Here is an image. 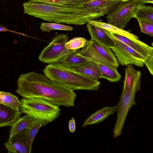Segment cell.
Returning a JSON list of instances; mask_svg holds the SVG:
<instances>
[{"mask_svg":"<svg viewBox=\"0 0 153 153\" xmlns=\"http://www.w3.org/2000/svg\"><path fill=\"white\" fill-rule=\"evenodd\" d=\"M16 91L24 98L42 99L67 107L74 105L76 97L74 91L51 80L45 75L33 71L20 75Z\"/></svg>","mask_w":153,"mask_h":153,"instance_id":"1","label":"cell"},{"mask_svg":"<svg viewBox=\"0 0 153 153\" xmlns=\"http://www.w3.org/2000/svg\"><path fill=\"white\" fill-rule=\"evenodd\" d=\"M23 5L25 13L50 22L82 25L90 20L85 6L77 9L31 1Z\"/></svg>","mask_w":153,"mask_h":153,"instance_id":"2","label":"cell"},{"mask_svg":"<svg viewBox=\"0 0 153 153\" xmlns=\"http://www.w3.org/2000/svg\"><path fill=\"white\" fill-rule=\"evenodd\" d=\"M43 72L51 80L73 91H97L100 84L98 80L90 78L60 62L49 64Z\"/></svg>","mask_w":153,"mask_h":153,"instance_id":"3","label":"cell"},{"mask_svg":"<svg viewBox=\"0 0 153 153\" xmlns=\"http://www.w3.org/2000/svg\"><path fill=\"white\" fill-rule=\"evenodd\" d=\"M20 101L21 113L39 121L44 126L53 122L60 115L61 109L59 106L45 100L23 97Z\"/></svg>","mask_w":153,"mask_h":153,"instance_id":"4","label":"cell"},{"mask_svg":"<svg viewBox=\"0 0 153 153\" xmlns=\"http://www.w3.org/2000/svg\"><path fill=\"white\" fill-rule=\"evenodd\" d=\"M86 59L117 68L119 62L111 48L91 39L87 40L84 46L77 52Z\"/></svg>","mask_w":153,"mask_h":153,"instance_id":"5","label":"cell"},{"mask_svg":"<svg viewBox=\"0 0 153 153\" xmlns=\"http://www.w3.org/2000/svg\"><path fill=\"white\" fill-rule=\"evenodd\" d=\"M68 41L67 34L56 35L42 51L39 56V59L42 62L49 64L59 62L65 57L79 50H71L66 48L65 45Z\"/></svg>","mask_w":153,"mask_h":153,"instance_id":"6","label":"cell"},{"mask_svg":"<svg viewBox=\"0 0 153 153\" xmlns=\"http://www.w3.org/2000/svg\"><path fill=\"white\" fill-rule=\"evenodd\" d=\"M137 6L134 0L122 1L107 14V23L123 30L133 18Z\"/></svg>","mask_w":153,"mask_h":153,"instance_id":"7","label":"cell"},{"mask_svg":"<svg viewBox=\"0 0 153 153\" xmlns=\"http://www.w3.org/2000/svg\"><path fill=\"white\" fill-rule=\"evenodd\" d=\"M137 92L135 87L128 91H123L117 106V120L113 131L114 138L122 134L127 114L130 108L136 105L135 101V94Z\"/></svg>","mask_w":153,"mask_h":153,"instance_id":"8","label":"cell"},{"mask_svg":"<svg viewBox=\"0 0 153 153\" xmlns=\"http://www.w3.org/2000/svg\"><path fill=\"white\" fill-rule=\"evenodd\" d=\"M113 36L115 44L114 47L110 48L116 56L119 63L123 66L131 64L140 68L143 67L145 60L144 58Z\"/></svg>","mask_w":153,"mask_h":153,"instance_id":"9","label":"cell"},{"mask_svg":"<svg viewBox=\"0 0 153 153\" xmlns=\"http://www.w3.org/2000/svg\"><path fill=\"white\" fill-rule=\"evenodd\" d=\"M87 28L91 39L110 48L115 45L112 33L102 27L87 22Z\"/></svg>","mask_w":153,"mask_h":153,"instance_id":"10","label":"cell"},{"mask_svg":"<svg viewBox=\"0 0 153 153\" xmlns=\"http://www.w3.org/2000/svg\"><path fill=\"white\" fill-rule=\"evenodd\" d=\"M112 33L113 35L118 39L142 56L145 59V61L153 56L152 47L147 45L139 39H131L119 35Z\"/></svg>","mask_w":153,"mask_h":153,"instance_id":"11","label":"cell"},{"mask_svg":"<svg viewBox=\"0 0 153 153\" xmlns=\"http://www.w3.org/2000/svg\"><path fill=\"white\" fill-rule=\"evenodd\" d=\"M125 69V78L123 91H128L135 87L137 91L140 90L141 73L136 70L132 64L126 65Z\"/></svg>","mask_w":153,"mask_h":153,"instance_id":"12","label":"cell"},{"mask_svg":"<svg viewBox=\"0 0 153 153\" xmlns=\"http://www.w3.org/2000/svg\"><path fill=\"white\" fill-rule=\"evenodd\" d=\"M4 145L8 153H30L21 132L16 135L9 137Z\"/></svg>","mask_w":153,"mask_h":153,"instance_id":"13","label":"cell"},{"mask_svg":"<svg viewBox=\"0 0 153 153\" xmlns=\"http://www.w3.org/2000/svg\"><path fill=\"white\" fill-rule=\"evenodd\" d=\"M21 113L20 111L0 104V127L11 126L21 117Z\"/></svg>","mask_w":153,"mask_h":153,"instance_id":"14","label":"cell"},{"mask_svg":"<svg viewBox=\"0 0 153 153\" xmlns=\"http://www.w3.org/2000/svg\"><path fill=\"white\" fill-rule=\"evenodd\" d=\"M117 110V106L103 108L88 117L82 124V127L83 128L88 125L99 123L113 114Z\"/></svg>","mask_w":153,"mask_h":153,"instance_id":"15","label":"cell"},{"mask_svg":"<svg viewBox=\"0 0 153 153\" xmlns=\"http://www.w3.org/2000/svg\"><path fill=\"white\" fill-rule=\"evenodd\" d=\"M70 68L93 79L98 80L101 78L102 74L97 63L88 60L80 67Z\"/></svg>","mask_w":153,"mask_h":153,"instance_id":"16","label":"cell"},{"mask_svg":"<svg viewBox=\"0 0 153 153\" xmlns=\"http://www.w3.org/2000/svg\"><path fill=\"white\" fill-rule=\"evenodd\" d=\"M42 126V124L40 121L33 119L28 127L21 131L30 153L33 140L39 129Z\"/></svg>","mask_w":153,"mask_h":153,"instance_id":"17","label":"cell"},{"mask_svg":"<svg viewBox=\"0 0 153 153\" xmlns=\"http://www.w3.org/2000/svg\"><path fill=\"white\" fill-rule=\"evenodd\" d=\"M92 0H28L77 9L84 8L87 2Z\"/></svg>","mask_w":153,"mask_h":153,"instance_id":"18","label":"cell"},{"mask_svg":"<svg viewBox=\"0 0 153 153\" xmlns=\"http://www.w3.org/2000/svg\"><path fill=\"white\" fill-rule=\"evenodd\" d=\"M87 22L103 28L113 33L119 35L129 39H139V37L135 35L107 23L102 22L96 20H89Z\"/></svg>","mask_w":153,"mask_h":153,"instance_id":"19","label":"cell"},{"mask_svg":"<svg viewBox=\"0 0 153 153\" xmlns=\"http://www.w3.org/2000/svg\"><path fill=\"white\" fill-rule=\"evenodd\" d=\"M97 64L102 74L101 78L113 82H117L120 80L121 76L117 68L100 63Z\"/></svg>","mask_w":153,"mask_h":153,"instance_id":"20","label":"cell"},{"mask_svg":"<svg viewBox=\"0 0 153 153\" xmlns=\"http://www.w3.org/2000/svg\"><path fill=\"white\" fill-rule=\"evenodd\" d=\"M79 51L70 54L61 59L59 62L69 68H77L82 66L88 60L78 54Z\"/></svg>","mask_w":153,"mask_h":153,"instance_id":"21","label":"cell"},{"mask_svg":"<svg viewBox=\"0 0 153 153\" xmlns=\"http://www.w3.org/2000/svg\"><path fill=\"white\" fill-rule=\"evenodd\" d=\"M133 18L137 20L153 22V7L144 5H137Z\"/></svg>","mask_w":153,"mask_h":153,"instance_id":"22","label":"cell"},{"mask_svg":"<svg viewBox=\"0 0 153 153\" xmlns=\"http://www.w3.org/2000/svg\"><path fill=\"white\" fill-rule=\"evenodd\" d=\"M33 120L26 115L20 117L11 126L9 137L16 135L26 129L31 124Z\"/></svg>","mask_w":153,"mask_h":153,"instance_id":"23","label":"cell"},{"mask_svg":"<svg viewBox=\"0 0 153 153\" xmlns=\"http://www.w3.org/2000/svg\"><path fill=\"white\" fill-rule=\"evenodd\" d=\"M0 104L20 111V101L17 97L10 93L0 91Z\"/></svg>","mask_w":153,"mask_h":153,"instance_id":"24","label":"cell"},{"mask_svg":"<svg viewBox=\"0 0 153 153\" xmlns=\"http://www.w3.org/2000/svg\"><path fill=\"white\" fill-rule=\"evenodd\" d=\"M40 27L42 31L46 32H50L53 30L70 31L73 30V27L71 26L55 23L43 22L40 24Z\"/></svg>","mask_w":153,"mask_h":153,"instance_id":"25","label":"cell"},{"mask_svg":"<svg viewBox=\"0 0 153 153\" xmlns=\"http://www.w3.org/2000/svg\"><path fill=\"white\" fill-rule=\"evenodd\" d=\"M87 40L84 38L76 37L69 40L65 44V46L68 49L76 50L82 48Z\"/></svg>","mask_w":153,"mask_h":153,"instance_id":"26","label":"cell"},{"mask_svg":"<svg viewBox=\"0 0 153 153\" xmlns=\"http://www.w3.org/2000/svg\"><path fill=\"white\" fill-rule=\"evenodd\" d=\"M141 32L151 36H153V22L138 20Z\"/></svg>","mask_w":153,"mask_h":153,"instance_id":"27","label":"cell"},{"mask_svg":"<svg viewBox=\"0 0 153 153\" xmlns=\"http://www.w3.org/2000/svg\"><path fill=\"white\" fill-rule=\"evenodd\" d=\"M144 64L148 68L150 73L153 75V56L145 61Z\"/></svg>","mask_w":153,"mask_h":153,"instance_id":"28","label":"cell"},{"mask_svg":"<svg viewBox=\"0 0 153 153\" xmlns=\"http://www.w3.org/2000/svg\"><path fill=\"white\" fill-rule=\"evenodd\" d=\"M68 128L71 132L74 133L76 131V125L75 119L72 117L68 122Z\"/></svg>","mask_w":153,"mask_h":153,"instance_id":"29","label":"cell"},{"mask_svg":"<svg viewBox=\"0 0 153 153\" xmlns=\"http://www.w3.org/2000/svg\"><path fill=\"white\" fill-rule=\"evenodd\" d=\"M137 5H144L147 3L153 4V0H134Z\"/></svg>","mask_w":153,"mask_h":153,"instance_id":"30","label":"cell"},{"mask_svg":"<svg viewBox=\"0 0 153 153\" xmlns=\"http://www.w3.org/2000/svg\"><path fill=\"white\" fill-rule=\"evenodd\" d=\"M7 30L5 26L0 25V31H5Z\"/></svg>","mask_w":153,"mask_h":153,"instance_id":"31","label":"cell"},{"mask_svg":"<svg viewBox=\"0 0 153 153\" xmlns=\"http://www.w3.org/2000/svg\"><path fill=\"white\" fill-rule=\"evenodd\" d=\"M121 0L123 1H124L127 0Z\"/></svg>","mask_w":153,"mask_h":153,"instance_id":"32","label":"cell"}]
</instances>
